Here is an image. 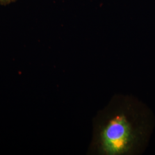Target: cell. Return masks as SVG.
I'll return each instance as SVG.
<instances>
[{"label": "cell", "instance_id": "cell-2", "mask_svg": "<svg viewBox=\"0 0 155 155\" xmlns=\"http://www.w3.org/2000/svg\"><path fill=\"white\" fill-rule=\"evenodd\" d=\"M16 0H0V5H7L12 2H14Z\"/></svg>", "mask_w": 155, "mask_h": 155}, {"label": "cell", "instance_id": "cell-1", "mask_svg": "<svg viewBox=\"0 0 155 155\" xmlns=\"http://www.w3.org/2000/svg\"><path fill=\"white\" fill-rule=\"evenodd\" d=\"M155 124L152 111L137 98L116 95L94 118L89 153L136 155L143 153Z\"/></svg>", "mask_w": 155, "mask_h": 155}]
</instances>
